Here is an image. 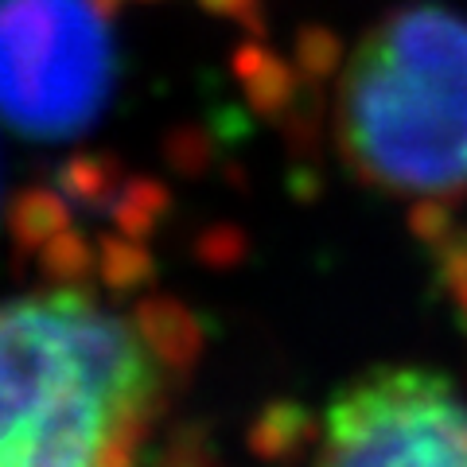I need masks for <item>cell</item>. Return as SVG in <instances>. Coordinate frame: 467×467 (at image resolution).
Instances as JSON below:
<instances>
[{
    "mask_svg": "<svg viewBox=\"0 0 467 467\" xmlns=\"http://www.w3.org/2000/svg\"><path fill=\"white\" fill-rule=\"evenodd\" d=\"M160 398V350L109 304H0V467H137Z\"/></svg>",
    "mask_w": 467,
    "mask_h": 467,
    "instance_id": "1",
    "label": "cell"
},
{
    "mask_svg": "<svg viewBox=\"0 0 467 467\" xmlns=\"http://www.w3.org/2000/svg\"><path fill=\"white\" fill-rule=\"evenodd\" d=\"M339 137L374 187L467 192V16L441 5L389 12L343 70Z\"/></svg>",
    "mask_w": 467,
    "mask_h": 467,
    "instance_id": "2",
    "label": "cell"
},
{
    "mask_svg": "<svg viewBox=\"0 0 467 467\" xmlns=\"http://www.w3.org/2000/svg\"><path fill=\"white\" fill-rule=\"evenodd\" d=\"M109 32L94 0H0V117L24 133L82 129L109 90Z\"/></svg>",
    "mask_w": 467,
    "mask_h": 467,
    "instance_id": "3",
    "label": "cell"
},
{
    "mask_svg": "<svg viewBox=\"0 0 467 467\" xmlns=\"http://www.w3.org/2000/svg\"><path fill=\"white\" fill-rule=\"evenodd\" d=\"M312 467H467V393L425 367H382L331 398Z\"/></svg>",
    "mask_w": 467,
    "mask_h": 467,
    "instance_id": "4",
    "label": "cell"
}]
</instances>
